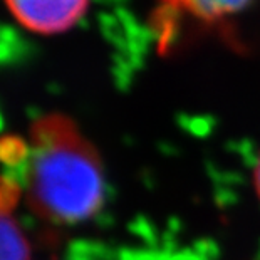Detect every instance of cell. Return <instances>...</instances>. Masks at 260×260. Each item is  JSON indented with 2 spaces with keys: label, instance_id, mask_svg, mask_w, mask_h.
I'll list each match as a JSON object with an SVG mask.
<instances>
[{
  "label": "cell",
  "instance_id": "6da1fadb",
  "mask_svg": "<svg viewBox=\"0 0 260 260\" xmlns=\"http://www.w3.org/2000/svg\"><path fill=\"white\" fill-rule=\"evenodd\" d=\"M24 193L32 212L56 225L82 223L103 208L106 181L101 156L69 116L44 114L30 124Z\"/></svg>",
  "mask_w": 260,
  "mask_h": 260
},
{
  "label": "cell",
  "instance_id": "7a4b0ae2",
  "mask_svg": "<svg viewBox=\"0 0 260 260\" xmlns=\"http://www.w3.org/2000/svg\"><path fill=\"white\" fill-rule=\"evenodd\" d=\"M5 4L14 19L27 30L56 36L82 19L89 0H5Z\"/></svg>",
  "mask_w": 260,
  "mask_h": 260
},
{
  "label": "cell",
  "instance_id": "3957f363",
  "mask_svg": "<svg viewBox=\"0 0 260 260\" xmlns=\"http://www.w3.org/2000/svg\"><path fill=\"white\" fill-rule=\"evenodd\" d=\"M161 4L170 14L185 15L203 24H215L239 14L250 0H161Z\"/></svg>",
  "mask_w": 260,
  "mask_h": 260
},
{
  "label": "cell",
  "instance_id": "277c9868",
  "mask_svg": "<svg viewBox=\"0 0 260 260\" xmlns=\"http://www.w3.org/2000/svg\"><path fill=\"white\" fill-rule=\"evenodd\" d=\"M0 260H30L29 240L7 212H0Z\"/></svg>",
  "mask_w": 260,
  "mask_h": 260
},
{
  "label": "cell",
  "instance_id": "5b68a950",
  "mask_svg": "<svg viewBox=\"0 0 260 260\" xmlns=\"http://www.w3.org/2000/svg\"><path fill=\"white\" fill-rule=\"evenodd\" d=\"M253 183H255V190H257V195L260 198V158L255 165V173H253Z\"/></svg>",
  "mask_w": 260,
  "mask_h": 260
}]
</instances>
